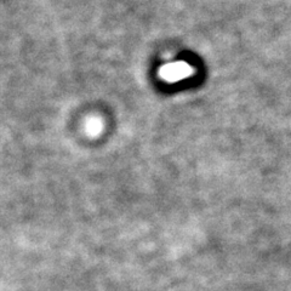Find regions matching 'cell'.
Instances as JSON below:
<instances>
[{
  "label": "cell",
  "mask_w": 291,
  "mask_h": 291,
  "mask_svg": "<svg viewBox=\"0 0 291 291\" xmlns=\"http://www.w3.org/2000/svg\"><path fill=\"white\" fill-rule=\"evenodd\" d=\"M190 73H192L190 67H188L187 64H183V63L163 67L162 69V75L167 80L182 79L183 77L186 78L188 74H190Z\"/></svg>",
  "instance_id": "1"
}]
</instances>
